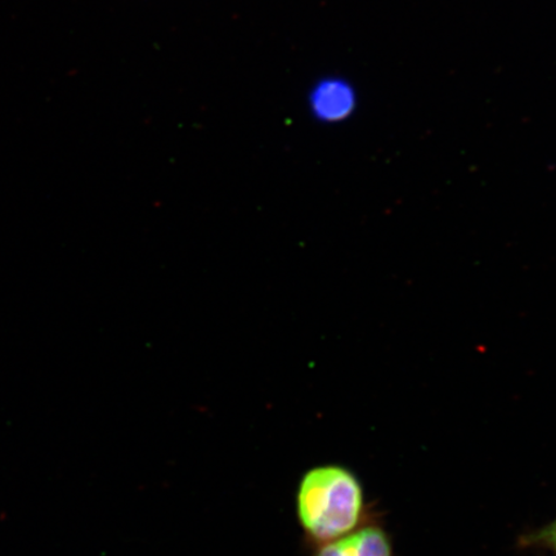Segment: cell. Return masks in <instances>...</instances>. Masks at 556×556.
<instances>
[{
  "instance_id": "6da1fadb",
  "label": "cell",
  "mask_w": 556,
  "mask_h": 556,
  "mask_svg": "<svg viewBox=\"0 0 556 556\" xmlns=\"http://www.w3.org/2000/svg\"><path fill=\"white\" fill-rule=\"evenodd\" d=\"M365 506L363 484L343 465H315L299 479L295 517L303 539L312 547L357 530Z\"/></svg>"
},
{
  "instance_id": "7a4b0ae2",
  "label": "cell",
  "mask_w": 556,
  "mask_h": 556,
  "mask_svg": "<svg viewBox=\"0 0 556 556\" xmlns=\"http://www.w3.org/2000/svg\"><path fill=\"white\" fill-rule=\"evenodd\" d=\"M309 108L318 122H343L356 108V93L350 83L343 79H324L312 88Z\"/></svg>"
},
{
  "instance_id": "3957f363",
  "label": "cell",
  "mask_w": 556,
  "mask_h": 556,
  "mask_svg": "<svg viewBox=\"0 0 556 556\" xmlns=\"http://www.w3.org/2000/svg\"><path fill=\"white\" fill-rule=\"evenodd\" d=\"M312 556H393V551L391 540L380 527L366 526L313 547Z\"/></svg>"
},
{
  "instance_id": "277c9868",
  "label": "cell",
  "mask_w": 556,
  "mask_h": 556,
  "mask_svg": "<svg viewBox=\"0 0 556 556\" xmlns=\"http://www.w3.org/2000/svg\"><path fill=\"white\" fill-rule=\"evenodd\" d=\"M533 541L552 548L556 553V519L534 534Z\"/></svg>"
}]
</instances>
